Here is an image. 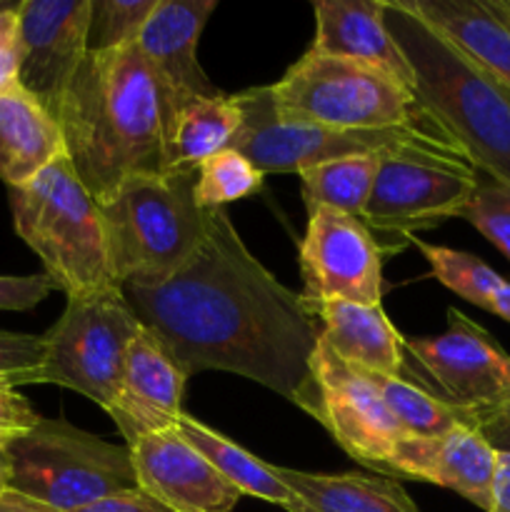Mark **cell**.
<instances>
[{
  "mask_svg": "<svg viewBox=\"0 0 510 512\" xmlns=\"http://www.w3.org/2000/svg\"><path fill=\"white\" fill-rule=\"evenodd\" d=\"M123 295L188 378L203 370L243 375L323 425L313 375L318 313L255 260L225 210H208L203 243L173 278L155 288L123 285Z\"/></svg>",
  "mask_w": 510,
  "mask_h": 512,
  "instance_id": "obj_1",
  "label": "cell"
},
{
  "mask_svg": "<svg viewBox=\"0 0 510 512\" xmlns=\"http://www.w3.org/2000/svg\"><path fill=\"white\" fill-rule=\"evenodd\" d=\"M58 123L65 155L98 205L135 175L170 170L175 108L138 45L85 55Z\"/></svg>",
  "mask_w": 510,
  "mask_h": 512,
  "instance_id": "obj_2",
  "label": "cell"
},
{
  "mask_svg": "<svg viewBox=\"0 0 510 512\" xmlns=\"http://www.w3.org/2000/svg\"><path fill=\"white\" fill-rule=\"evenodd\" d=\"M383 5L385 28L413 70L420 108L458 143L475 170L510 185V90L400 0Z\"/></svg>",
  "mask_w": 510,
  "mask_h": 512,
  "instance_id": "obj_3",
  "label": "cell"
},
{
  "mask_svg": "<svg viewBox=\"0 0 510 512\" xmlns=\"http://www.w3.org/2000/svg\"><path fill=\"white\" fill-rule=\"evenodd\" d=\"M195 180L198 168L135 175L98 205L120 288L163 285L203 243L208 210L195 203Z\"/></svg>",
  "mask_w": 510,
  "mask_h": 512,
  "instance_id": "obj_4",
  "label": "cell"
},
{
  "mask_svg": "<svg viewBox=\"0 0 510 512\" xmlns=\"http://www.w3.org/2000/svg\"><path fill=\"white\" fill-rule=\"evenodd\" d=\"M243 113L230 148L243 153L260 173H300L310 165L345 155H400L448 165H470L445 130H340L305 120L280 118L270 85L235 93ZM473 168V165H470Z\"/></svg>",
  "mask_w": 510,
  "mask_h": 512,
  "instance_id": "obj_5",
  "label": "cell"
},
{
  "mask_svg": "<svg viewBox=\"0 0 510 512\" xmlns=\"http://www.w3.org/2000/svg\"><path fill=\"white\" fill-rule=\"evenodd\" d=\"M15 233L68 298L118 285L110 273L103 218L68 155L18 188H8ZM120 288V285H118Z\"/></svg>",
  "mask_w": 510,
  "mask_h": 512,
  "instance_id": "obj_6",
  "label": "cell"
},
{
  "mask_svg": "<svg viewBox=\"0 0 510 512\" xmlns=\"http://www.w3.org/2000/svg\"><path fill=\"white\" fill-rule=\"evenodd\" d=\"M280 118L340 130H443L400 80L373 65L305 53L270 85Z\"/></svg>",
  "mask_w": 510,
  "mask_h": 512,
  "instance_id": "obj_7",
  "label": "cell"
},
{
  "mask_svg": "<svg viewBox=\"0 0 510 512\" xmlns=\"http://www.w3.org/2000/svg\"><path fill=\"white\" fill-rule=\"evenodd\" d=\"M3 443L10 458V488L58 512L83 510L138 488L128 445L105 443L65 420L40 418Z\"/></svg>",
  "mask_w": 510,
  "mask_h": 512,
  "instance_id": "obj_8",
  "label": "cell"
},
{
  "mask_svg": "<svg viewBox=\"0 0 510 512\" xmlns=\"http://www.w3.org/2000/svg\"><path fill=\"white\" fill-rule=\"evenodd\" d=\"M138 330L140 320L118 285L73 295L43 335L45 355L35 385H63L108 410Z\"/></svg>",
  "mask_w": 510,
  "mask_h": 512,
  "instance_id": "obj_9",
  "label": "cell"
},
{
  "mask_svg": "<svg viewBox=\"0 0 510 512\" xmlns=\"http://www.w3.org/2000/svg\"><path fill=\"white\" fill-rule=\"evenodd\" d=\"M478 185V170L435 160L380 155L363 223L370 233L413 240L415 230L460 218Z\"/></svg>",
  "mask_w": 510,
  "mask_h": 512,
  "instance_id": "obj_10",
  "label": "cell"
},
{
  "mask_svg": "<svg viewBox=\"0 0 510 512\" xmlns=\"http://www.w3.org/2000/svg\"><path fill=\"white\" fill-rule=\"evenodd\" d=\"M303 298L310 303L380 305L383 300V250L363 220L333 208L308 213L300 243Z\"/></svg>",
  "mask_w": 510,
  "mask_h": 512,
  "instance_id": "obj_11",
  "label": "cell"
},
{
  "mask_svg": "<svg viewBox=\"0 0 510 512\" xmlns=\"http://www.w3.org/2000/svg\"><path fill=\"white\" fill-rule=\"evenodd\" d=\"M448 330L435 338H405V350L443 390L448 403L488 410L510 403V355L493 335L460 310L448 308Z\"/></svg>",
  "mask_w": 510,
  "mask_h": 512,
  "instance_id": "obj_12",
  "label": "cell"
},
{
  "mask_svg": "<svg viewBox=\"0 0 510 512\" xmlns=\"http://www.w3.org/2000/svg\"><path fill=\"white\" fill-rule=\"evenodd\" d=\"M313 375L323 395V425L335 443L360 465L388 478L390 455L408 435L395 423L378 390L358 368L338 358L323 338L313 353Z\"/></svg>",
  "mask_w": 510,
  "mask_h": 512,
  "instance_id": "obj_13",
  "label": "cell"
},
{
  "mask_svg": "<svg viewBox=\"0 0 510 512\" xmlns=\"http://www.w3.org/2000/svg\"><path fill=\"white\" fill-rule=\"evenodd\" d=\"M18 83L58 120L65 93L88 55L90 0H20Z\"/></svg>",
  "mask_w": 510,
  "mask_h": 512,
  "instance_id": "obj_14",
  "label": "cell"
},
{
  "mask_svg": "<svg viewBox=\"0 0 510 512\" xmlns=\"http://www.w3.org/2000/svg\"><path fill=\"white\" fill-rule=\"evenodd\" d=\"M138 490L173 512H230L243 498L175 430L145 435L128 445Z\"/></svg>",
  "mask_w": 510,
  "mask_h": 512,
  "instance_id": "obj_15",
  "label": "cell"
},
{
  "mask_svg": "<svg viewBox=\"0 0 510 512\" xmlns=\"http://www.w3.org/2000/svg\"><path fill=\"white\" fill-rule=\"evenodd\" d=\"M185 383V370L175 363L165 345L140 325L108 408L125 443L133 445L145 435L178 428L183 418Z\"/></svg>",
  "mask_w": 510,
  "mask_h": 512,
  "instance_id": "obj_16",
  "label": "cell"
},
{
  "mask_svg": "<svg viewBox=\"0 0 510 512\" xmlns=\"http://www.w3.org/2000/svg\"><path fill=\"white\" fill-rule=\"evenodd\" d=\"M215 5L218 0H158L135 43L163 83L175 115L190 100L223 95L198 60L200 33Z\"/></svg>",
  "mask_w": 510,
  "mask_h": 512,
  "instance_id": "obj_17",
  "label": "cell"
},
{
  "mask_svg": "<svg viewBox=\"0 0 510 512\" xmlns=\"http://www.w3.org/2000/svg\"><path fill=\"white\" fill-rule=\"evenodd\" d=\"M498 453L473 428H455L440 438H405L393 450L388 478H413L463 495L490 512Z\"/></svg>",
  "mask_w": 510,
  "mask_h": 512,
  "instance_id": "obj_18",
  "label": "cell"
},
{
  "mask_svg": "<svg viewBox=\"0 0 510 512\" xmlns=\"http://www.w3.org/2000/svg\"><path fill=\"white\" fill-rule=\"evenodd\" d=\"M310 53L358 60L385 70L413 90V70L385 28L383 0H315Z\"/></svg>",
  "mask_w": 510,
  "mask_h": 512,
  "instance_id": "obj_19",
  "label": "cell"
},
{
  "mask_svg": "<svg viewBox=\"0 0 510 512\" xmlns=\"http://www.w3.org/2000/svg\"><path fill=\"white\" fill-rule=\"evenodd\" d=\"M323 335L338 358L368 373L403 378L405 338L395 330L383 305H358L333 300L313 303Z\"/></svg>",
  "mask_w": 510,
  "mask_h": 512,
  "instance_id": "obj_20",
  "label": "cell"
},
{
  "mask_svg": "<svg viewBox=\"0 0 510 512\" xmlns=\"http://www.w3.org/2000/svg\"><path fill=\"white\" fill-rule=\"evenodd\" d=\"M63 155L58 120L20 83L0 90V180L18 188Z\"/></svg>",
  "mask_w": 510,
  "mask_h": 512,
  "instance_id": "obj_21",
  "label": "cell"
},
{
  "mask_svg": "<svg viewBox=\"0 0 510 512\" xmlns=\"http://www.w3.org/2000/svg\"><path fill=\"white\" fill-rule=\"evenodd\" d=\"M510 90V23L493 0H400Z\"/></svg>",
  "mask_w": 510,
  "mask_h": 512,
  "instance_id": "obj_22",
  "label": "cell"
},
{
  "mask_svg": "<svg viewBox=\"0 0 510 512\" xmlns=\"http://www.w3.org/2000/svg\"><path fill=\"white\" fill-rule=\"evenodd\" d=\"M293 493L288 512H420L403 485L385 475H320L275 468Z\"/></svg>",
  "mask_w": 510,
  "mask_h": 512,
  "instance_id": "obj_23",
  "label": "cell"
},
{
  "mask_svg": "<svg viewBox=\"0 0 510 512\" xmlns=\"http://www.w3.org/2000/svg\"><path fill=\"white\" fill-rule=\"evenodd\" d=\"M178 433L193 445L195 450L205 455L210 465L228 480L233 488H238L243 495H253V498L265 500V503L280 505V508L288 510L293 503V493L285 488L283 480L275 475V465L263 463L260 458H255L253 453H248L245 448H240L238 443H233L230 438H225L218 430L208 428L200 420L190 418L183 413L178 423Z\"/></svg>",
  "mask_w": 510,
  "mask_h": 512,
  "instance_id": "obj_24",
  "label": "cell"
},
{
  "mask_svg": "<svg viewBox=\"0 0 510 512\" xmlns=\"http://www.w3.org/2000/svg\"><path fill=\"white\" fill-rule=\"evenodd\" d=\"M243 123L233 95L195 98L178 110L170 135L168 163L170 170L198 168L203 160L230 148L233 135Z\"/></svg>",
  "mask_w": 510,
  "mask_h": 512,
  "instance_id": "obj_25",
  "label": "cell"
},
{
  "mask_svg": "<svg viewBox=\"0 0 510 512\" xmlns=\"http://www.w3.org/2000/svg\"><path fill=\"white\" fill-rule=\"evenodd\" d=\"M360 373L378 390L380 400L408 438H440L455 428L475 430L473 410L458 408L440 395H433L430 390L403 378H388V375L368 373V370H360Z\"/></svg>",
  "mask_w": 510,
  "mask_h": 512,
  "instance_id": "obj_26",
  "label": "cell"
},
{
  "mask_svg": "<svg viewBox=\"0 0 510 512\" xmlns=\"http://www.w3.org/2000/svg\"><path fill=\"white\" fill-rule=\"evenodd\" d=\"M378 163L380 155H345L300 170V190L308 213L333 208L363 220Z\"/></svg>",
  "mask_w": 510,
  "mask_h": 512,
  "instance_id": "obj_27",
  "label": "cell"
},
{
  "mask_svg": "<svg viewBox=\"0 0 510 512\" xmlns=\"http://www.w3.org/2000/svg\"><path fill=\"white\" fill-rule=\"evenodd\" d=\"M410 243H415L423 250L430 270H433V275L445 285V288H450L463 300L478 305V308L493 310L495 298L500 295L503 285L508 283L503 275H498L490 265H485L483 260L475 258V255L463 253V250L425 245L415 238L410 240Z\"/></svg>",
  "mask_w": 510,
  "mask_h": 512,
  "instance_id": "obj_28",
  "label": "cell"
},
{
  "mask_svg": "<svg viewBox=\"0 0 510 512\" xmlns=\"http://www.w3.org/2000/svg\"><path fill=\"white\" fill-rule=\"evenodd\" d=\"M263 178L265 175L243 153L225 148L198 165L195 203L203 210H223V205L263 188Z\"/></svg>",
  "mask_w": 510,
  "mask_h": 512,
  "instance_id": "obj_29",
  "label": "cell"
},
{
  "mask_svg": "<svg viewBox=\"0 0 510 512\" xmlns=\"http://www.w3.org/2000/svg\"><path fill=\"white\" fill-rule=\"evenodd\" d=\"M158 0H90L88 53H113L138 43Z\"/></svg>",
  "mask_w": 510,
  "mask_h": 512,
  "instance_id": "obj_30",
  "label": "cell"
},
{
  "mask_svg": "<svg viewBox=\"0 0 510 512\" xmlns=\"http://www.w3.org/2000/svg\"><path fill=\"white\" fill-rule=\"evenodd\" d=\"M460 218L480 230L510 260V185L478 180Z\"/></svg>",
  "mask_w": 510,
  "mask_h": 512,
  "instance_id": "obj_31",
  "label": "cell"
},
{
  "mask_svg": "<svg viewBox=\"0 0 510 512\" xmlns=\"http://www.w3.org/2000/svg\"><path fill=\"white\" fill-rule=\"evenodd\" d=\"M43 335L0 330V378L18 385H35V373L43 365Z\"/></svg>",
  "mask_w": 510,
  "mask_h": 512,
  "instance_id": "obj_32",
  "label": "cell"
},
{
  "mask_svg": "<svg viewBox=\"0 0 510 512\" xmlns=\"http://www.w3.org/2000/svg\"><path fill=\"white\" fill-rule=\"evenodd\" d=\"M55 290L45 273L40 275H0V310H30L43 303Z\"/></svg>",
  "mask_w": 510,
  "mask_h": 512,
  "instance_id": "obj_33",
  "label": "cell"
},
{
  "mask_svg": "<svg viewBox=\"0 0 510 512\" xmlns=\"http://www.w3.org/2000/svg\"><path fill=\"white\" fill-rule=\"evenodd\" d=\"M18 3L0 8V90L18 83L20 73V20Z\"/></svg>",
  "mask_w": 510,
  "mask_h": 512,
  "instance_id": "obj_34",
  "label": "cell"
},
{
  "mask_svg": "<svg viewBox=\"0 0 510 512\" xmlns=\"http://www.w3.org/2000/svg\"><path fill=\"white\" fill-rule=\"evenodd\" d=\"M40 420L33 405L15 390L13 383L0 378V440H8L13 435L25 433Z\"/></svg>",
  "mask_w": 510,
  "mask_h": 512,
  "instance_id": "obj_35",
  "label": "cell"
},
{
  "mask_svg": "<svg viewBox=\"0 0 510 512\" xmlns=\"http://www.w3.org/2000/svg\"><path fill=\"white\" fill-rule=\"evenodd\" d=\"M475 430L488 440L495 453H510V403L500 408L473 410Z\"/></svg>",
  "mask_w": 510,
  "mask_h": 512,
  "instance_id": "obj_36",
  "label": "cell"
},
{
  "mask_svg": "<svg viewBox=\"0 0 510 512\" xmlns=\"http://www.w3.org/2000/svg\"><path fill=\"white\" fill-rule=\"evenodd\" d=\"M75 512H173L165 505H160L158 500H153L150 495H145L143 490H125V493L110 495V498L98 500V503L88 505L83 510Z\"/></svg>",
  "mask_w": 510,
  "mask_h": 512,
  "instance_id": "obj_37",
  "label": "cell"
},
{
  "mask_svg": "<svg viewBox=\"0 0 510 512\" xmlns=\"http://www.w3.org/2000/svg\"><path fill=\"white\" fill-rule=\"evenodd\" d=\"M490 512H510V453H498L490 493Z\"/></svg>",
  "mask_w": 510,
  "mask_h": 512,
  "instance_id": "obj_38",
  "label": "cell"
},
{
  "mask_svg": "<svg viewBox=\"0 0 510 512\" xmlns=\"http://www.w3.org/2000/svg\"><path fill=\"white\" fill-rule=\"evenodd\" d=\"M0 512H58V510L48 508L45 503L28 498V495L18 493V490L5 488L0 490Z\"/></svg>",
  "mask_w": 510,
  "mask_h": 512,
  "instance_id": "obj_39",
  "label": "cell"
},
{
  "mask_svg": "<svg viewBox=\"0 0 510 512\" xmlns=\"http://www.w3.org/2000/svg\"><path fill=\"white\" fill-rule=\"evenodd\" d=\"M10 488V458L8 450H5V443L0 440V490Z\"/></svg>",
  "mask_w": 510,
  "mask_h": 512,
  "instance_id": "obj_40",
  "label": "cell"
},
{
  "mask_svg": "<svg viewBox=\"0 0 510 512\" xmlns=\"http://www.w3.org/2000/svg\"><path fill=\"white\" fill-rule=\"evenodd\" d=\"M493 5L495 10H498V13L510 23V0H493Z\"/></svg>",
  "mask_w": 510,
  "mask_h": 512,
  "instance_id": "obj_41",
  "label": "cell"
},
{
  "mask_svg": "<svg viewBox=\"0 0 510 512\" xmlns=\"http://www.w3.org/2000/svg\"><path fill=\"white\" fill-rule=\"evenodd\" d=\"M8 5H13V3H3V0H0V8H8Z\"/></svg>",
  "mask_w": 510,
  "mask_h": 512,
  "instance_id": "obj_42",
  "label": "cell"
}]
</instances>
